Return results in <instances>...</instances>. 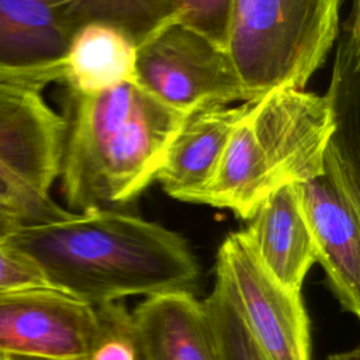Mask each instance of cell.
Returning a JSON list of instances; mask_svg holds the SVG:
<instances>
[{"instance_id": "obj_11", "label": "cell", "mask_w": 360, "mask_h": 360, "mask_svg": "<svg viewBox=\"0 0 360 360\" xmlns=\"http://www.w3.org/2000/svg\"><path fill=\"white\" fill-rule=\"evenodd\" d=\"M242 233L264 270L284 288L301 291L316 248L294 186L271 193Z\"/></svg>"}, {"instance_id": "obj_10", "label": "cell", "mask_w": 360, "mask_h": 360, "mask_svg": "<svg viewBox=\"0 0 360 360\" xmlns=\"http://www.w3.org/2000/svg\"><path fill=\"white\" fill-rule=\"evenodd\" d=\"M72 35L46 0H0V83L42 91L63 82Z\"/></svg>"}, {"instance_id": "obj_21", "label": "cell", "mask_w": 360, "mask_h": 360, "mask_svg": "<svg viewBox=\"0 0 360 360\" xmlns=\"http://www.w3.org/2000/svg\"><path fill=\"white\" fill-rule=\"evenodd\" d=\"M0 200L11 201V202L20 205L22 210H25L31 215L35 225L60 221V219L68 218L72 214V211L65 210L60 205L45 207V205H41V204L32 201L30 197H27L24 193H21L18 188H15L1 173H0Z\"/></svg>"}, {"instance_id": "obj_25", "label": "cell", "mask_w": 360, "mask_h": 360, "mask_svg": "<svg viewBox=\"0 0 360 360\" xmlns=\"http://www.w3.org/2000/svg\"><path fill=\"white\" fill-rule=\"evenodd\" d=\"M0 360H1V357H0Z\"/></svg>"}, {"instance_id": "obj_9", "label": "cell", "mask_w": 360, "mask_h": 360, "mask_svg": "<svg viewBox=\"0 0 360 360\" xmlns=\"http://www.w3.org/2000/svg\"><path fill=\"white\" fill-rule=\"evenodd\" d=\"M63 118L42 91L0 83V173L32 201L56 207Z\"/></svg>"}, {"instance_id": "obj_5", "label": "cell", "mask_w": 360, "mask_h": 360, "mask_svg": "<svg viewBox=\"0 0 360 360\" xmlns=\"http://www.w3.org/2000/svg\"><path fill=\"white\" fill-rule=\"evenodd\" d=\"M360 170L336 141L329 139L322 172L294 184L315 248L316 263L342 309L360 315Z\"/></svg>"}, {"instance_id": "obj_23", "label": "cell", "mask_w": 360, "mask_h": 360, "mask_svg": "<svg viewBox=\"0 0 360 360\" xmlns=\"http://www.w3.org/2000/svg\"><path fill=\"white\" fill-rule=\"evenodd\" d=\"M326 360H360V350L359 347H354L352 350L332 353L328 356Z\"/></svg>"}, {"instance_id": "obj_18", "label": "cell", "mask_w": 360, "mask_h": 360, "mask_svg": "<svg viewBox=\"0 0 360 360\" xmlns=\"http://www.w3.org/2000/svg\"><path fill=\"white\" fill-rule=\"evenodd\" d=\"M96 330L86 360H149L141 329L125 305L94 307Z\"/></svg>"}, {"instance_id": "obj_8", "label": "cell", "mask_w": 360, "mask_h": 360, "mask_svg": "<svg viewBox=\"0 0 360 360\" xmlns=\"http://www.w3.org/2000/svg\"><path fill=\"white\" fill-rule=\"evenodd\" d=\"M94 307L53 288L0 292V357L86 360Z\"/></svg>"}, {"instance_id": "obj_2", "label": "cell", "mask_w": 360, "mask_h": 360, "mask_svg": "<svg viewBox=\"0 0 360 360\" xmlns=\"http://www.w3.org/2000/svg\"><path fill=\"white\" fill-rule=\"evenodd\" d=\"M60 191L72 212L120 208L155 181L183 114L138 82L82 94L65 90Z\"/></svg>"}, {"instance_id": "obj_6", "label": "cell", "mask_w": 360, "mask_h": 360, "mask_svg": "<svg viewBox=\"0 0 360 360\" xmlns=\"http://www.w3.org/2000/svg\"><path fill=\"white\" fill-rule=\"evenodd\" d=\"M136 79L156 98L187 115L253 101L228 52L177 22L138 46Z\"/></svg>"}, {"instance_id": "obj_19", "label": "cell", "mask_w": 360, "mask_h": 360, "mask_svg": "<svg viewBox=\"0 0 360 360\" xmlns=\"http://www.w3.org/2000/svg\"><path fill=\"white\" fill-rule=\"evenodd\" d=\"M174 22L190 28L226 51L233 0H174Z\"/></svg>"}, {"instance_id": "obj_20", "label": "cell", "mask_w": 360, "mask_h": 360, "mask_svg": "<svg viewBox=\"0 0 360 360\" xmlns=\"http://www.w3.org/2000/svg\"><path fill=\"white\" fill-rule=\"evenodd\" d=\"M24 288H49L39 269L22 253L0 243V292Z\"/></svg>"}, {"instance_id": "obj_3", "label": "cell", "mask_w": 360, "mask_h": 360, "mask_svg": "<svg viewBox=\"0 0 360 360\" xmlns=\"http://www.w3.org/2000/svg\"><path fill=\"white\" fill-rule=\"evenodd\" d=\"M335 132L325 96L305 89H277L248 101L212 180L195 204L226 208L249 219L276 190L322 172Z\"/></svg>"}, {"instance_id": "obj_7", "label": "cell", "mask_w": 360, "mask_h": 360, "mask_svg": "<svg viewBox=\"0 0 360 360\" xmlns=\"http://www.w3.org/2000/svg\"><path fill=\"white\" fill-rule=\"evenodd\" d=\"M215 274L267 360H311L309 318L301 291L284 288L264 270L242 231L228 233L219 245Z\"/></svg>"}, {"instance_id": "obj_24", "label": "cell", "mask_w": 360, "mask_h": 360, "mask_svg": "<svg viewBox=\"0 0 360 360\" xmlns=\"http://www.w3.org/2000/svg\"><path fill=\"white\" fill-rule=\"evenodd\" d=\"M1 360H45V359H34V357H22V356H1Z\"/></svg>"}, {"instance_id": "obj_17", "label": "cell", "mask_w": 360, "mask_h": 360, "mask_svg": "<svg viewBox=\"0 0 360 360\" xmlns=\"http://www.w3.org/2000/svg\"><path fill=\"white\" fill-rule=\"evenodd\" d=\"M202 305L218 360H267L219 278L215 277L214 288Z\"/></svg>"}, {"instance_id": "obj_12", "label": "cell", "mask_w": 360, "mask_h": 360, "mask_svg": "<svg viewBox=\"0 0 360 360\" xmlns=\"http://www.w3.org/2000/svg\"><path fill=\"white\" fill-rule=\"evenodd\" d=\"M246 105L248 101L238 107H210L184 118L155 177L169 197L195 204L197 197L212 180Z\"/></svg>"}, {"instance_id": "obj_1", "label": "cell", "mask_w": 360, "mask_h": 360, "mask_svg": "<svg viewBox=\"0 0 360 360\" xmlns=\"http://www.w3.org/2000/svg\"><path fill=\"white\" fill-rule=\"evenodd\" d=\"M4 243L27 256L49 288L91 307L131 295L195 294L201 278L183 235L120 208L24 225Z\"/></svg>"}, {"instance_id": "obj_16", "label": "cell", "mask_w": 360, "mask_h": 360, "mask_svg": "<svg viewBox=\"0 0 360 360\" xmlns=\"http://www.w3.org/2000/svg\"><path fill=\"white\" fill-rule=\"evenodd\" d=\"M332 80L325 97L335 118L336 141L353 159L359 160V63H360V13L359 0H353L347 18L340 24Z\"/></svg>"}, {"instance_id": "obj_14", "label": "cell", "mask_w": 360, "mask_h": 360, "mask_svg": "<svg viewBox=\"0 0 360 360\" xmlns=\"http://www.w3.org/2000/svg\"><path fill=\"white\" fill-rule=\"evenodd\" d=\"M138 48L118 28L90 22L70 38L65 58L66 89L94 94L122 83H135Z\"/></svg>"}, {"instance_id": "obj_13", "label": "cell", "mask_w": 360, "mask_h": 360, "mask_svg": "<svg viewBox=\"0 0 360 360\" xmlns=\"http://www.w3.org/2000/svg\"><path fill=\"white\" fill-rule=\"evenodd\" d=\"M132 315L149 360H218L202 301L194 294L148 297Z\"/></svg>"}, {"instance_id": "obj_4", "label": "cell", "mask_w": 360, "mask_h": 360, "mask_svg": "<svg viewBox=\"0 0 360 360\" xmlns=\"http://www.w3.org/2000/svg\"><path fill=\"white\" fill-rule=\"evenodd\" d=\"M343 0H233L226 52L253 100L305 89L336 42Z\"/></svg>"}, {"instance_id": "obj_22", "label": "cell", "mask_w": 360, "mask_h": 360, "mask_svg": "<svg viewBox=\"0 0 360 360\" xmlns=\"http://www.w3.org/2000/svg\"><path fill=\"white\" fill-rule=\"evenodd\" d=\"M24 225H35L31 215L20 205L0 200V243Z\"/></svg>"}, {"instance_id": "obj_15", "label": "cell", "mask_w": 360, "mask_h": 360, "mask_svg": "<svg viewBox=\"0 0 360 360\" xmlns=\"http://www.w3.org/2000/svg\"><path fill=\"white\" fill-rule=\"evenodd\" d=\"M62 22L75 34L90 22L112 25L142 45L174 22V0H46Z\"/></svg>"}]
</instances>
